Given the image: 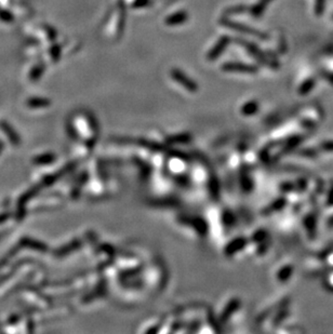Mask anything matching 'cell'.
Instances as JSON below:
<instances>
[{
    "instance_id": "cell-5",
    "label": "cell",
    "mask_w": 333,
    "mask_h": 334,
    "mask_svg": "<svg viewBox=\"0 0 333 334\" xmlns=\"http://www.w3.org/2000/svg\"><path fill=\"white\" fill-rule=\"evenodd\" d=\"M187 19H188V14L186 11H178L167 16L165 22L169 26H179L184 24Z\"/></svg>"
},
{
    "instance_id": "cell-6",
    "label": "cell",
    "mask_w": 333,
    "mask_h": 334,
    "mask_svg": "<svg viewBox=\"0 0 333 334\" xmlns=\"http://www.w3.org/2000/svg\"><path fill=\"white\" fill-rule=\"evenodd\" d=\"M149 2H151V0H134V1L132 2V6L135 9L144 8V6L148 5Z\"/></svg>"
},
{
    "instance_id": "cell-2",
    "label": "cell",
    "mask_w": 333,
    "mask_h": 334,
    "mask_svg": "<svg viewBox=\"0 0 333 334\" xmlns=\"http://www.w3.org/2000/svg\"><path fill=\"white\" fill-rule=\"evenodd\" d=\"M171 77L174 81L179 82L182 87H184L188 91H193L194 92V91L197 90V84H196V82L192 80L185 73H183L182 70L176 68L172 69Z\"/></svg>"
},
{
    "instance_id": "cell-3",
    "label": "cell",
    "mask_w": 333,
    "mask_h": 334,
    "mask_svg": "<svg viewBox=\"0 0 333 334\" xmlns=\"http://www.w3.org/2000/svg\"><path fill=\"white\" fill-rule=\"evenodd\" d=\"M230 42H231V37L222 36L217 41V43L213 45L212 49L209 51V53L207 55L208 61H215V60H217V58L225 51L226 47L228 44H230Z\"/></svg>"
},
{
    "instance_id": "cell-1",
    "label": "cell",
    "mask_w": 333,
    "mask_h": 334,
    "mask_svg": "<svg viewBox=\"0 0 333 334\" xmlns=\"http://www.w3.org/2000/svg\"><path fill=\"white\" fill-rule=\"evenodd\" d=\"M114 22L115 23L110 25V30H112L114 35L120 37L123 28H125V22H126V9L125 4H122V2H119L118 5H117L116 14L114 16Z\"/></svg>"
},
{
    "instance_id": "cell-4",
    "label": "cell",
    "mask_w": 333,
    "mask_h": 334,
    "mask_svg": "<svg viewBox=\"0 0 333 334\" xmlns=\"http://www.w3.org/2000/svg\"><path fill=\"white\" fill-rule=\"evenodd\" d=\"M223 70L225 71H231V73H250V71H253L254 68L251 67L250 65H247L244 63H238V62H228L224 63L223 66H222Z\"/></svg>"
}]
</instances>
